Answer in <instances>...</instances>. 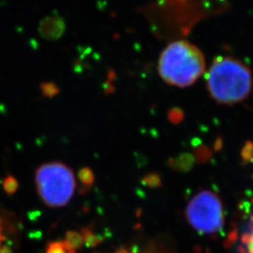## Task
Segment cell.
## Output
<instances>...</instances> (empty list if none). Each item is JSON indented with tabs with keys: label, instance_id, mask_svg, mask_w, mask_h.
Segmentation results:
<instances>
[{
	"label": "cell",
	"instance_id": "9c48e42d",
	"mask_svg": "<svg viewBox=\"0 0 253 253\" xmlns=\"http://www.w3.org/2000/svg\"><path fill=\"white\" fill-rule=\"evenodd\" d=\"M117 253H130L129 252H127L126 250H120V251H118Z\"/></svg>",
	"mask_w": 253,
	"mask_h": 253
},
{
	"label": "cell",
	"instance_id": "6da1fadb",
	"mask_svg": "<svg viewBox=\"0 0 253 253\" xmlns=\"http://www.w3.org/2000/svg\"><path fill=\"white\" fill-rule=\"evenodd\" d=\"M251 69L231 56L217 57L207 73V87L211 97L222 104L246 100L253 89Z\"/></svg>",
	"mask_w": 253,
	"mask_h": 253
},
{
	"label": "cell",
	"instance_id": "ba28073f",
	"mask_svg": "<svg viewBox=\"0 0 253 253\" xmlns=\"http://www.w3.org/2000/svg\"><path fill=\"white\" fill-rule=\"evenodd\" d=\"M247 247H248V253H253V237Z\"/></svg>",
	"mask_w": 253,
	"mask_h": 253
},
{
	"label": "cell",
	"instance_id": "7a4b0ae2",
	"mask_svg": "<svg viewBox=\"0 0 253 253\" xmlns=\"http://www.w3.org/2000/svg\"><path fill=\"white\" fill-rule=\"evenodd\" d=\"M158 71L163 81L178 87L193 84L206 71V59L197 46L188 41H175L160 56Z\"/></svg>",
	"mask_w": 253,
	"mask_h": 253
},
{
	"label": "cell",
	"instance_id": "277c9868",
	"mask_svg": "<svg viewBox=\"0 0 253 253\" xmlns=\"http://www.w3.org/2000/svg\"><path fill=\"white\" fill-rule=\"evenodd\" d=\"M190 226L204 235H215L223 227V208L219 197L211 190H201L186 208Z\"/></svg>",
	"mask_w": 253,
	"mask_h": 253
},
{
	"label": "cell",
	"instance_id": "52a82bcc",
	"mask_svg": "<svg viewBox=\"0 0 253 253\" xmlns=\"http://www.w3.org/2000/svg\"><path fill=\"white\" fill-rule=\"evenodd\" d=\"M3 241H4V236H3V233H2V228H1V225H0V253H4V251H3L4 248L2 246Z\"/></svg>",
	"mask_w": 253,
	"mask_h": 253
},
{
	"label": "cell",
	"instance_id": "3957f363",
	"mask_svg": "<svg viewBox=\"0 0 253 253\" xmlns=\"http://www.w3.org/2000/svg\"><path fill=\"white\" fill-rule=\"evenodd\" d=\"M35 179L39 195L46 206L61 208L73 198L76 182L72 169L66 164H42L37 169Z\"/></svg>",
	"mask_w": 253,
	"mask_h": 253
},
{
	"label": "cell",
	"instance_id": "8992f818",
	"mask_svg": "<svg viewBox=\"0 0 253 253\" xmlns=\"http://www.w3.org/2000/svg\"><path fill=\"white\" fill-rule=\"evenodd\" d=\"M235 253H248V247L242 243H239L236 246Z\"/></svg>",
	"mask_w": 253,
	"mask_h": 253
},
{
	"label": "cell",
	"instance_id": "5b68a950",
	"mask_svg": "<svg viewBox=\"0 0 253 253\" xmlns=\"http://www.w3.org/2000/svg\"><path fill=\"white\" fill-rule=\"evenodd\" d=\"M64 242H53L47 247L45 253H71Z\"/></svg>",
	"mask_w": 253,
	"mask_h": 253
}]
</instances>
